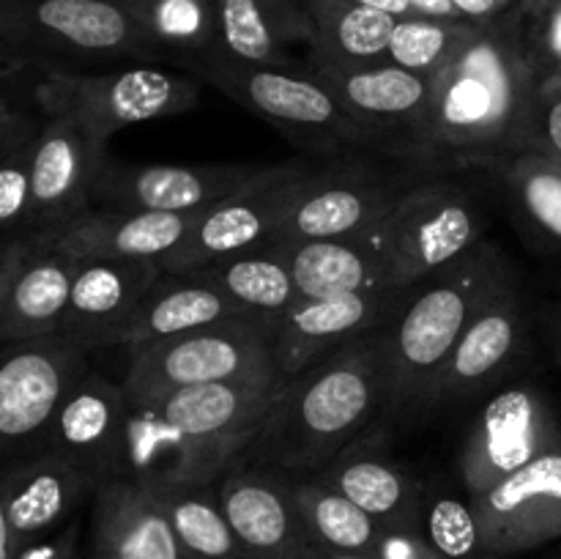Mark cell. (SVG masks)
<instances>
[{
    "label": "cell",
    "mask_w": 561,
    "mask_h": 559,
    "mask_svg": "<svg viewBox=\"0 0 561 559\" xmlns=\"http://www.w3.org/2000/svg\"><path fill=\"white\" fill-rule=\"evenodd\" d=\"M542 69L529 44V14L510 11L433 77L422 157L504 162L526 151Z\"/></svg>",
    "instance_id": "cell-1"
},
{
    "label": "cell",
    "mask_w": 561,
    "mask_h": 559,
    "mask_svg": "<svg viewBox=\"0 0 561 559\" xmlns=\"http://www.w3.org/2000/svg\"><path fill=\"white\" fill-rule=\"evenodd\" d=\"M387 406L381 332L334 351L288 378L241 464L285 477H312L332 466Z\"/></svg>",
    "instance_id": "cell-2"
},
{
    "label": "cell",
    "mask_w": 561,
    "mask_h": 559,
    "mask_svg": "<svg viewBox=\"0 0 561 559\" xmlns=\"http://www.w3.org/2000/svg\"><path fill=\"white\" fill-rule=\"evenodd\" d=\"M507 274L504 258L480 241L447 269L409 288L381 329L387 365V409L420 411L431 406L433 389L482 301Z\"/></svg>",
    "instance_id": "cell-3"
},
{
    "label": "cell",
    "mask_w": 561,
    "mask_h": 559,
    "mask_svg": "<svg viewBox=\"0 0 561 559\" xmlns=\"http://www.w3.org/2000/svg\"><path fill=\"white\" fill-rule=\"evenodd\" d=\"M3 71L25 80L22 102L38 115H75L99 142L146 121L190 113L201 102L197 80L157 66H115L107 71L60 69L33 60L3 58Z\"/></svg>",
    "instance_id": "cell-4"
},
{
    "label": "cell",
    "mask_w": 561,
    "mask_h": 559,
    "mask_svg": "<svg viewBox=\"0 0 561 559\" xmlns=\"http://www.w3.org/2000/svg\"><path fill=\"white\" fill-rule=\"evenodd\" d=\"M3 58L80 69L164 58L126 0H0Z\"/></svg>",
    "instance_id": "cell-5"
},
{
    "label": "cell",
    "mask_w": 561,
    "mask_h": 559,
    "mask_svg": "<svg viewBox=\"0 0 561 559\" xmlns=\"http://www.w3.org/2000/svg\"><path fill=\"white\" fill-rule=\"evenodd\" d=\"M274 323L277 316L252 312L129 351L121 378L126 400L148 403L206 384L277 381Z\"/></svg>",
    "instance_id": "cell-6"
},
{
    "label": "cell",
    "mask_w": 561,
    "mask_h": 559,
    "mask_svg": "<svg viewBox=\"0 0 561 559\" xmlns=\"http://www.w3.org/2000/svg\"><path fill=\"white\" fill-rule=\"evenodd\" d=\"M482 208L453 181L409 186L398 206L367 233L383 255V285L414 288L482 241Z\"/></svg>",
    "instance_id": "cell-7"
},
{
    "label": "cell",
    "mask_w": 561,
    "mask_h": 559,
    "mask_svg": "<svg viewBox=\"0 0 561 559\" xmlns=\"http://www.w3.org/2000/svg\"><path fill=\"white\" fill-rule=\"evenodd\" d=\"M190 66L197 80L208 82L252 115L290 135H305L310 142H376V137L307 66L285 69L241 64L222 49Z\"/></svg>",
    "instance_id": "cell-8"
},
{
    "label": "cell",
    "mask_w": 561,
    "mask_h": 559,
    "mask_svg": "<svg viewBox=\"0 0 561 559\" xmlns=\"http://www.w3.org/2000/svg\"><path fill=\"white\" fill-rule=\"evenodd\" d=\"M561 449V427L551 400L535 384H515L493 395L471 422L458 455L466 497L477 502L526 464Z\"/></svg>",
    "instance_id": "cell-9"
},
{
    "label": "cell",
    "mask_w": 561,
    "mask_h": 559,
    "mask_svg": "<svg viewBox=\"0 0 561 559\" xmlns=\"http://www.w3.org/2000/svg\"><path fill=\"white\" fill-rule=\"evenodd\" d=\"M88 351L64 332L5 343L0 362V436L9 447H42L60 406L91 370Z\"/></svg>",
    "instance_id": "cell-10"
},
{
    "label": "cell",
    "mask_w": 561,
    "mask_h": 559,
    "mask_svg": "<svg viewBox=\"0 0 561 559\" xmlns=\"http://www.w3.org/2000/svg\"><path fill=\"white\" fill-rule=\"evenodd\" d=\"M316 170L305 159H290L257 184L214 203L197 214L186 241L162 263V269L168 274H190L272 241Z\"/></svg>",
    "instance_id": "cell-11"
},
{
    "label": "cell",
    "mask_w": 561,
    "mask_h": 559,
    "mask_svg": "<svg viewBox=\"0 0 561 559\" xmlns=\"http://www.w3.org/2000/svg\"><path fill=\"white\" fill-rule=\"evenodd\" d=\"M409 288H370L354 294L299 299L274 323V365L279 378H294L334 351L381 332Z\"/></svg>",
    "instance_id": "cell-12"
},
{
    "label": "cell",
    "mask_w": 561,
    "mask_h": 559,
    "mask_svg": "<svg viewBox=\"0 0 561 559\" xmlns=\"http://www.w3.org/2000/svg\"><path fill=\"white\" fill-rule=\"evenodd\" d=\"M279 164H129L107 159L96 181L102 206L146 208V212L201 214L214 203L257 184Z\"/></svg>",
    "instance_id": "cell-13"
},
{
    "label": "cell",
    "mask_w": 561,
    "mask_h": 559,
    "mask_svg": "<svg viewBox=\"0 0 561 559\" xmlns=\"http://www.w3.org/2000/svg\"><path fill=\"white\" fill-rule=\"evenodd\" d=\"M104 162L107 146L99 142L82 121L75 115L44 118L33 153L31 225L25 239H49L93 208Z\"/></svg>",
    "instance_id": "cell-14"
},
{
    "label": "cell",
    "mask_w": 561,
    "mask_h": 559,
    "mask_svg": "<svg viewBox=\"0 0 561 559\" xmlns=\"http://www.w3.org/2000/svg\"><path fill=\"white\" fill-rule=\"evenodd\" d=\"M80 258L49 239L5 241L0 258L3 343L60 332L69 312Z\"/></svg>",
    "instance_id": "cell-15"
},
{
    "label": "cell",
    "mask_w": 561,
    "mask_h": 559,
    "mask_svg": "<svg viewBox=\"0 0 561 559\" xmlns=\"http://www.w3.org/2000/svg\"><path fill=\"white\" fill-rule=\"evenodd\" d=\"M405 192L409 184L400 179L367 170H316L272 241L301 244L362 236L376 228Z\"/></svg>",
    "instance_id": "cell-16"
},
{
    "label": "cell",
    "mask_w": 561,
    "mask_h": 559,
    "mask_svg": "<svg viewBox=\"0 0 561 559\" xmlns=\"http://www.w3.org/2000/svg\"><path fill=\"white\" fill-rule=\"evenodd\" d=\"M219 499L250 559H316L321 551L296 507L290 477L239 460L219 480Z\"/></svg>",
    "instance_id": "cell-17"
},
{
    "label": "cell",
    "mask_w": 561,
    "mask_h": 559,
    "mask_svg": "<svg viewBox=\"0 0 561 559\" xmlns=\"http://www.w3.org/2000/svg\"><path fill=\"white\" fill-rule=\"evenodd\" d=\"M307 69L343 102V107L373 137H398L411 153L422 157L427 107H431V77L394 64L373 66H316Z\"/></svg>",
    "instance_id": "cell-18"
},
{
    "label": "cell",
    "mask_w": 561,
    "mask_h": 559,
    "mask_svg": "<svg viewBox=\"0 0 561 559\" xmlns=\"http://www.w3.org/2000/svg\"><path fill=\"white\" fill-rule=\"evenodd\" d=\"M96 488L88 471L49 449L9 469L0 488V559H16L22 548L71 518Z\"/></svg>",
    "instance_id": "cell-19"
},
{
    "label": "cell",
    "mask_w": 561,
    "mask_h": 559,
    "mask_svg": "<svg viewBox=\"0 0 561 559\" xmlns=\"http://www.w3.org/2000/svg\"><path fill=\"white\" fill-rule=\"evenodd\" d=\"M526 332L524 296L507 272L460 334L433 389L431 406L458 403L485 392L526 349Z\"/></svg>",
    "instance_id": "cell-20"
},
{
    "label": "cell",
    "mask_w": 561,
    "mask_h": 559,
    "mask_svg": "<svg viewBox=\"0 0 561 559\" xmlns=\"http://www.w3.org/2000/svg\"><path fill=\"white\" fill-rule=\"evenodd\" d=\"M474 504L488 554H518L561 537V449L499 482Z\"/></svg>",
    "instance_id": "cell-21"
},
{
    "label": "cell",
    "mask_w": 561,
    "mask_h": 559,
    "mask_svg": "<svg viewBox=\"0 0 561 559\" xmlns=\"http://www.w3.org/2000/svg\"><path fill=\"white\" fill-rule=\"evenodd\" d=\"M126 411H129V400H126L124 384L88 370L60 406L38 449H49L71 460L82 471H88L99 486L115 480L124 460Z\"/></svg>",
    "instance_id": "cell-22"
},
{
    "label": "cell",
    "mask_w": 561,
    "mask_h": 559,
    "mask_svg": "<svg viewBox=\"0 0 561 559\" xmlns=\"http://www.w3.org/2000/svg\"><path fill=\"white\" fill-rule=\"evenodd\" d=\"M195 219L197 214L99 206L71 219L66 228L49 236V241L75 258L157 261L162 266L184 244Z\"/></svg>",
    "instance_id": "cell-23"
},
{
    "label": "cell",
    "mask_w": 561,
    "mask_h": 559,
    "mask_svg": "<svg viewBox=\"0 0 561 559\" xmlns=\"http://www.w3.org/2000/svg\"><path fill=\"white\" fill-rule=\"evenodd\" d=\"M162 274L164 269L157 261L80 258L60 332L80 340L85 349L115 345L121 329L129 323Z\"/></svg>",
    "instance_id": "cell-24"
},
{
    "label": "cell",
    "mask_w": 561,
    "mask_h": 559,
    "mask_svg": "<svg viewBox=\"0 0 561 559\" xmlns=\"http://www.w3.org/2000/svg\"><path fill=\"white\" fill-rule=\"evenodd\" d=\"M91 559H190L162 497L131 480H107L93 493Z\"/></svg>",
    "instance_id": "cell-25"
},
{
    "label": "cell",
    "mask_w": 561,
    "mask_h": 559,
    "mask_svg": "<svg viewBox=\"0 0 561 559\" xmlns=\"http://www.w3.org/2000/svg\"><path fill=\"white\" fill-rule=\"evenodd\" d=\"M219 49L241 64L305 69L294 47L312 42L307 0H214Z\"/></svg>",
    "instance_id": "cell-26"
},
{
    "label": "cell",
    "mask_w": 561,
    "mask_h": 559,
    "mask_svg": "<svg viewBox=\"0 0 561 559\" xmlns=\"http://www.w3.org/2000/svg\"><path fill=\"white\" fill-rule=\"evenodd\" d=\"M252 316L244 307L230 301L208 283L197 280L195 274H162L151 294L146 296L135 316L121 329L115 345L126 351H137L142 345L159 343V340L175 338V334L195 332V329L211 327L225 318ZM257 316V312H255Z\"/></svg>",
    "instance_id": "cell-27"
},
{
    "label": "cell",
    "mask_w": 561,
    "mask_h": 559,
    "mask_svg": "<svg viewBox=\"0 0 561 559\" xmlns=\"http://www.w3.org/2000/svg\"><path fill=\"white\" fill-rule=\"evenodd\" d=\"M312 477H321L343 497L389 529H416L422 524V488L409 471L376 453H345Z\"/></svg>",
    "instance_id": "cell-28"
},
{
    "label": "cell",
    "mask_w": 561,
    "mask_h": 559,
    "mask_svg": "<svg viewBox=\"0 0 561 559\" xmlns=\"http://www.w3.org/2000/svg\"><path fill=\"white\" fill-rule=\"evenodd\" d=\"M312 42L307 64L373 66L389 60V38L400 16L348 0H307Z\"/></svg>",
    "instance_id": "cell-29"
},
{
    "label": "cell",
    "mask_w": 561,
    "mask_h": 559,
    "mask_svg": "<svg viewBox=\"0 0 561 559\" xmlns=\"http://www.w3.org/2000/svg\"><path fill=\"white\" fill-rule=\"evenodd\" d=\"M190 274L257 316H279L301 299L290 266V252L279 241H266Z\"/></svg>",
    "instance_id": "cell-30"
},
{
    "label": "cell",
    "mask_w": 561,
    "mask_h": 559,
    "mask_svg": "<svg viewBox=\"0 0 561 559\" xmlns=\"http://www.w3.org/2000/svg\"><path fill=\"white\" fill-rule=\"evenodd\" d=\"M285 247L290 252V266H294L301 299L387 288L383 285V255L370 233L351 236V239L301 241V244Z\"/></svg>",
    "instance_id": "cell-31"
},
{
    "label": "cell",
    "mask_w": 561,
    "mask_h": 559,
    "mask_svg": "<svg viewBox=\"0 0 561 559\" xmlns=\"http://www.w3.org/2000/svg\"><path fill=\"white\" fill-rule=\"evenodd\" d=\"M290 488L301 521L321 551L378 557L389 526L365 513L321 477H290Z\"/></svg>",
    "instance_id": "cell-32"
},
{
    "label": "cell",
    "mask_w": 561,
    "mask_h": 559,
    "mask_svg": "<svg viewBox=\"0 0 561 559\" xmlns=\"http://www.w3.org/2000/svg\"><path fill=\"white\" fill-rule=\"evenodd\" d=\"M38 118L22 99L3 91L0 99V225L5 241L25 239L31 225L33 153H36Z\"/></svg>",
    "instance_id": "cell-33"
},
{
    "label": "cell",
    "mask_w": 561,
    "mask_h": 559,
    "mask_svg": "<svg viewBox=\"0 0 561 559\" xmlns=\"http://www.w3.org/2000/svg\"><path fill=\"white\" fill-rule=\"evenodd\" d=\"M126 5L162 55L195 64L219 53L214 0H126Z\"/></svg>",
    "instance_id": "cell-34"
},
{
    "label": "cell",
    "mask_w": 561,
    "mask_h": 559,
    "mask_svg": "<svg viewBox=\"0 0 561 559\" xmlns=\"http://www.w3.org/2000/svg\"><path fill=\"white\" fill-rule=\"evenodd\" d=\"M175 535L190 559H250L236 537L222 499L219 482L214 486H184L159 491Z\"/></svg>",
    "instance_id": "cell-35"
},
{
    "label": "cell",
    "mask_w": 561,
    "mask_h": 559,
    "mask_svg": "<svg viewBox=\"0 0 561 559\" xmlns=\"http://www.w3.org/2000/svg\"><path fill=\"white\" fill-rule=\"evenodd\" d=\"M482 25L466 20H442V16H400L389 38V64L403 66L422 77H436L447 69L460 49L477 36Z\"/></svg>",
    "instance_id": "cell-36"
},
{
    "label": "cell",
    "mask_w": 561,
    "mask_h": 559,
    "mask_svg": "<svg viewBox=\"0 0 561 559\" xmlns=\"http://www.w3.org/2000/svg\"><path fill=\"white\" fill-rule=\"evenodd\" d=\"M526 217L561 241V164L540 151H520L499 162Z\"/></svg>",
    "instance_id": "cell-37"
},
{
    "label": "cell",
    "mask_w": 561,
    "mask_h": 559,
    "mask_svg": "<svg viewBox=\"0 0 561 559\" xmlns=\"http://www.w3.org/2000/svg\"><path fill=\"white\" fill-rule=\"evenodd\" d=\"M425 540L442 559H477L485 551L480 518L471 499L436 497L425 510Z\"/></svg>",
    "instance_id": "cell-38"
},
{
    "label": "cell",
    "mask_w": 561,
    "mask_h": 559,
    "mask_svg": "<svg viewBox=\"0 0 561 559\" xmlns=\"http://www.w3.org/2000/svg\"><path fill=\"white\" fill-rule=\"evenodd\" d=\"M526 151H540L561 159V96L557 93H537Z\"/></svg>",
    "instance_id": "cell-39"
},
{
    "label": "cell",
    "mask_w": 561,
    "mask_h": 559,
    "mask_svg": "<svg viewBox=\"0 0 561 559\" xmlns=\"http://www.w3.org/2000/svg\"><path fill=\"white\" fill-rule=\"evenodd\" d=\"M529 22L531 53L546 77L548 71L561 69V3L540 11V14H529Z\"/></svg>",
    "instance_id": "cell-40"
},
{
    "label": "cell",
    "mask_w": 561,
    "mask_h": 559,
    "mask_svg": "<svg viewBox=\"0 0 561 559\" xmlns=\"http://www.w3.org/2000/svg\"><path fill=\"white\" fill-rule=\"evenodd\" d=\"M16 559H80V521H71L58 537L25 546Z\"/></svg>",
    "instance_id": "cell-41"
},
{
    "label": "cell",
    "mask_w": 561,
    "mask_h": 559,
    "mask_svg": "<svg viewBox=\"0 0 561 559\" xmlns=\"http://www.w3.org/2000/svg\"><path fill=\"white\" fill-rule=\"evenodd\" d=\"M455 11L460 14V20L471 22V25H493L502 16H507L510 11L518 9V0H453Z\"/></svg>",
    "instance_id": "cell-42"
},
{
    "label": "cell",
    "mask_w": 561,
    "mask_h": 559,
    "mask_svg": "<svg viewBox=\"0 0 561 559\" xmlns=\"http://www.w3.org/2000/svg\"><path fill=\"white\" fill-rule=\"evenodd\" d=\"M409 5L414 9V14L422 16H442V20H460V14L455 11L453 0H409Z\"/></svg>",
    "instance_id": "cell-43"
},
{
    "label": "cell",
    "mask_w": 561,
    "mask_h": 559,
    "mask_svg": "<svg viewBox=\"0 0 561 559\" xmlns=\"http://www.w3.org/2000/svg\"><path fill=\"white\" fill-rule=\"evenodd\" d=\"M348 3L370 5V9L389 11V14H394V16H411V14H414V9L409 5V0H348Z\"/></svg>",
    "instance_id": "cell-44"
},
{
    "label": "cell",
    "mask_w": 561,
    "mask_h": 559,
    "mask_svg": "<svg viewBox=\"0 0 561 559\" xmlns=\"http://www.w3.org/2000/svg\"><path fill=\"white\" fill-rule=\"evenodd\" d=\"M316 559H381V557H359V554H334V551H318V557ZM411 559H442L438 557L436 551H433V548H425V551L422 554H416V557H411Z\"/></svg>",
    "instance_id": "cell-45"
},
{
    "label": "cell",
    "mask_w": 561,
    "mask_h": 559,
    "mask_svg": "<svg viewBox=\"0 0 561 559\" xmlns=\"http://www.w3.org/2000/svg\"><path fill=\"white\" fill-rule=\"evenodd\" d=\"M540 91H546V93H557V96H561V69L548 71V75L542 77Z\"/></svg>",
    "instance_id": "cell-46"
},
{
    "label": "cell",
    "mask_w": 561,
    "mask_h": 559,
    "mask_svg": "<svg viewBox=\"0 0 561 559\" xmlns=\"http://www.w3.org/2000/svg\"><path fill=\"white\" fill-rule=\"evenodd\" d=\"M520 5L526 9V14H540V11L551 9V5L561 3V0H518Z\"/></svg>",
    "instance_id": "cell-47"
},
{
    "label": "cell",
    "mask_w": 561,
    "mask_h": 559,
    "mask_svg": "<svg viewBox=\"0 0 561 559\" xmlns=\"http://www.w3.org/2000/svg\"><path fill=\"white\" fill-rule=\"evenodd\" d=\"M557 162H559V164H561V159H557Z\"/></svg>",
    "instance_id": "cell-48"
}]
</instances>
